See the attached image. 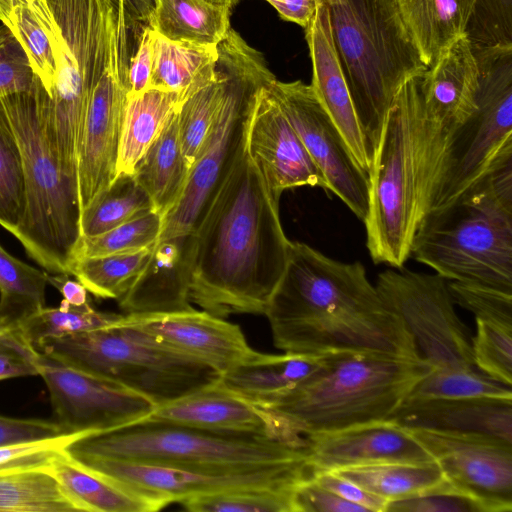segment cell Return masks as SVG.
I'll use <instances>...</instances> for the list:
<instances>
[{"label": "cell", "instance_id": "obj_1", "mask_svg": "<svg viewBox=\"0 0 512 512\" xmlns=\"http://www.w3.org/2000/svg\"><path fill=\"white\" fill-rule=\"evenodd\" d=\"M264 315L275 347L285 353L422 358L361 262L332 259L302 242L289 241L284 271Z\"/></svg>", "mask_w": 512, "mask_h": 512}, {"label": "cell", "instance_id": "obj_2", "mask_svg": "<svg viewBox=\"0 0 512 512\" xmlns=\"http://www.w3.org/2000/svg\"><path fill=\"white\" fill-rule=\"evenodd\" d=\"M191 234V302L221 318L264 314L290 240L246 135Z\"/></svg>", "mask_w": 512, "mask_h": 512}, {"label": "cell", "instance_id": "obj_3", "mask_svg": "<svg viewBox=\"0 0 512 512\" xmlns=\"http://www.w3.org/2000/svg\"><path fill=\"white\" fill-rule=\"evenodd\" d=\"M421 77L407 80L387 112L369 175L364 221L375 264L401 268L427 213L446 134L428 117Z\"/></svg>", "mask_w": 512, "mask_h": 512}, {"label": "cell", "instance_id": "obj_4", "mask_svg": "<svg viewBox=\"0 0 512 512\" xmlns=\"http://www.w3.org/2000/svg\"><path fill=\"white\" fill-rule=\"evenodd\" d=\"M432 369L423 358L331 355L293 387L257 405L286 439L303 443L308 435L388 420Z\"/></svg>", "mask_w": 512, "mask_h": 512}, {"label": "cell", "instance_id": "obj_5", "mask_svg": "<svg viewBox=\"0 0 512 512\" xmlns=\"http://www.w3.org/2000/svg\"><path fill=\"white\" fill-rule=\"evenodd\" d=\"M332 41L372 161L390 105L422 61L396 0H323Z\"/></svg>", "mask_w": 512, "mask_h": 512}, {"label": "cell", "instance_id": "obj_6", "mask_svg": "<svg viewBox=\"0 0 512 512\" xmlns=\"http://www.w3.org/2000/svg\"><path fill=\"white\" fill-rule=\"evenodd\" d=\"M40 81L28 92L0 98L18 142L24 170L25 211L12 234L52 274H68L80 234L78 178L63 162L46 129Z\"/></svg>", "mask_w": 512, "mask_h": 512}, {"label": "cell", "instance_id": "obj_7", "mask_svg": "<svg viewBox=\"0 0 512 512\" xmlns=\"http://www.w3.org/2000/svg\"><path fill=\"white\" fill-rule=\"evenodd\" d=\"M66 450L73 456L208 471L248 470L309 460L306 442L148 418L81 436Z\"/></svg>", "mask_w": 512, "mask_h": 512}, {"label": "cell", "instance_id": "obj_8", "mask_svg": "<svg viewBox=\"0 0 512 512\" xmlns=\"http://www.w3.org/2000/svg\"><path fill=\"white\" fill-rule=\"evenodd\" d=\"M410 257L447 281L512 293V201L497 192L489 171L424 215Z\"/></svg>", "mask_w": 512, "mask_h": 512}, {"label": "cell", "instance_id": "obj_9", "mask_svg": "<svg viewBox=\"0 0 512 512\" xmlns=\"http://www.w3.org/2000/svg\"><path fill=\"white\" fill-rule=\"evenodd\" d=\"M47 2L54 19L56 74L51 94L41 91L40 105L57 152L77 175L79 136L88 99L107 65L112 33L124 11L113 0Z\"/></svg>", "mask_w": 512, "mask_h": 512}, {"label": "cell", "instance_id": "obj_10", "mask_svg": "<svg viewBox=\"0 0 512 512\" xmlns=\"http://www.w3.org/2000/svg\"><path fill=\"white\" fill-rule=\"evenodd\" d=\"M36 351L166 404L218 383L220 373L115 324L42 340Z\"/></svg>", "mask_w": 512, "mask_h": 512}, {"label": "cell", "instance_id": "obj_11", "mask_svg": "<svg viewBox=\"0 0 512 512\" xmlns=\"http://www.w3.org/2000/svg\"><path fill=\"white\" fill-rule=\"evenodd\" d=\"M218 60L226 77L221 104L181 197L163 217L157 241L194 230L244 141L257 91L276 78L263 55L231 28L218 44Z\"/></svg>", "mask_w": 512, "mask_h": 512}, {"label": "cell", "instance_id": "obj_12", "mask_svg": "<svg viewBox=\"0 0 512 512\" xmlns=\"http://www.w3.org/2000/svg\"><path fill=\"white\" fill-rule=\"evenodd\" d=\"M473 51L479 68L477 107L446 134L428 211L457 198L512 146V45Z\"/></svg>", "mask_w": 512, "mask_h": 512}, {"label": "cell", "instance_id": "obj_13", "mask_svg": "<svg viewBox=\"0 0 512 512\" xmlns=\"http://www.w3.org/2000/svg\"><path fill=\"white\" fill-rule=\"evenodd\" d=\"M375 286L433 369L475 368L472 335L455 310L446 279L390 267L378 274Z\"/></svg>", "mask_w": 512, "mask_h": 512}, {"label": "cell", "instance_id": "obj_14", "mask_svg": "<svg viewBox=\"0 0 512 512\" xmlns=\"http://www.w3.org/2000/svg\"><path fill=\"white\" fill-rule=\"evenodd\" d=\"M124 14L114 27L110 55L85 110L78 144L77 177L81 213L117 176L127 103L128 30Z\"/></svg>", "mask_w": 512, "mask_h": 512}, {"label": "cell", "instance_id": "obj_15", "mask_svg": "<svg viewBox=\"0 0 512 512\" xmlns=\"http://www.w3.org/2000/svg\"><path fill=\"white\" fill-rule=\"evenodd\" d=\"M268 86L334 193L364 223L369 175L354 158L311 84L274 78Z\"/></svg>", "mask_w": 512, "mask_h": 512}, {"label": "cell", "instance_id": "obj_16", "mask_svg": "<svg viewBox=\"0 0 512 512\" xmlns=\"http://www.w3.org/2000/svg\"><path fill=\"white\" fill-rule=\"evenodd\" d=\"M35 365L49 390L55 422L67 434H94L142 420L156 405L117 383L37 351Z\"/></svg>", "mask_w": 512, "mask_h": 512}, {"label": "cell", "instance_id": "obj_17", "mask_svg": "<svg viewBox=\"0 0 512 512\" xmlns=\"http://www.w3.org/2000/svg\"><path fill=\"white\" fill-rule=\"evenodd\" d=\"M73 456V455H72ZM83 465L139 491L166 501L239 488H295L313 473L310 460L235 471L190 470L161 465L73 456Z\"/></svg>", "mask_w": 512, "mask_h": 512}, {"label": "cell", "instance_id": "obj_18", "mask_svg": "<svg viewBox=\"0 0 512 512\" xmlns=\"http://www.w3.org/2000/svg\"><path fill=\"white\" fill-rule=\"evenodd\" d=\"M405 429L427 450L446 480L474 499L482 512L512 511L511 443L486 434Z\"/></svg>", "mask_w": 512, "mask_h": 512}, {"label": "cell", "instance_id": "obj_19", "mask_svg": "<svg viewBox=\"0 0 512 512\" xmlns=\"http://www.w3.org/2000/svg\"><path fill=\"white\" fill-rule=\"evenodd\" d=\"M269 82L257 91L249 114V155L278 200L283 191L301 186L327 190L324 176L271 92Z\"/></svg>", "mask_w": 512, "mask_h": 512}, {"label": "cell", "instance_id": "obj_20", "mask_svg": "<svg viewBox=\"0 0 512 512\" xmlns=\"http://www.w3.org/2000/svg\"><path fill=\"white\" fill-rule=\"evenodd\" d=\"M118 324L150 342L194 358L220 374L253 350L239 325L196 309L172 314H123Z\"/></svg>", "mask_w": 512, "mask_h": 512}, {"label": "cell", "instance_id": "obj_21", "mask_svg": "<svg viewBox=\"0 0 512 512\" xmlns=\"http://www.w3.org/2000/svg\"><path fill=\"white\" fill-rule=\"evenodd\" d=\"M304 438L310 463L316 471L434 461L405 428L390 420L312 434Z\"/></svg>", "mask_w": 512, "mask_h": 512}, {"label": "cell", "instance_id": "obj_22", "mask_svg": "<svg viewBox=\"0 0 512 512\" xmlns=\"http://www.w3.org/2000/svg\"><path fill=\"white\" fill-rule=\"evenodd\" d=\"M192 234L156 241L150 259L119 299L125 314L194 310L190 299Z\"/></svg>", "mask_w": 512, "mask_h": 512}, {"label": "cell", "instance_id": "obj_23", "mask_svg": "<svg viewBox=\"0 0 512 512\" xmlns=\"http://www.w3.org/2000/svg\"><path fill=\"white\" fill-rule=\"evenodd\" d=\"M304 30L312 63L311 86L341 132L359 166L368 173L371 160L334 49L328 12L323 0H318L315 15Z\"/></svg>", "mask_w": 512, "mask_h": 512}, {"label": "cell", "instance_id": "obj_24", "mask_svg": "<svg viewBox=\"0 0 512 512\" xmlns=\"http://www.w3.org/2000/svg\"><path fill=\"white\" fill-rule=\"evenodd\" d=\"M421 89L429 119L445 134L475 112L479 68L466 34L453 42L425 71Z\"/></svg>", "mask_w": 512, "mask_h": 512}, {"label": "cell", "instance_id": "obj_25", "mask_svg": "<svg viewBox=\"0 0 512 512\" xmlns=\"http://www.w3.org/2000/svg\"><path fill=\"white\" fill-rule=\"evenodd\" d=\"M404 428L491 435L512 444V399H405L388 419Z\"/></svg>", "mask_w": 512, "mask_h": 512}, {"label": "cell", "instance_id": "obj_26", "mask_svg": "<svg viewBox=\"0 0 512 512\" xmlns=\"http://www.w3.org/2000/svg\"><path fill=\"white\" fill-rule=\"evenodd\" d=\"M146 418L202 429L268 434L287 440L268 411L217 383L156 406Z\"/></svg>", "mask_w": 512, "mask_h": 512}, {"label": "cell", "instance_id": "obj_27", "mask_svg": "<svg viewBox=\"0 0 512 512\" xmlns=\"http://www.w3.org/2000/svg\"><path fill=\"white\" fill-rule=\"evenodd\" d=\"M49 472L86 512H152L168 503L92 470L66 448L53 458Z\"/></svg>", "mask_w": 512, "mask_h": 512}, {"label": "cell", "instance_id": "obj_28", "mask_svg": "<svg viewBox=\"0 0 512 512\" xmlns=\"http://www.w3.org/2000/svg\"><path fill=\"white\" fill-rule=\"evenodd\" d=\"M322 358L254 351L221 373L217 384L257 405L293 387L315 369Z\"/></svg>", "mask_w": 512, "mask_h": 512}, {"label": "cell", "instance_id": "obj_29", "mask_svg": "<svg viewBox=\"0 0 512 512\" xmlns=\"http://www.w3.org/2000/svg\"><path fill=\"white\" fill-rule=\"evenodd\" d=\"M422 61L429 68L466 29L477 0H396Z\"/></svg>", "mask_w": 512, "mask_h": 512}, {"label": "cell", "instance_id": "obj_30", "mask_svg": "<svg viewBox=\"0 0 512 512\" xmlns=\"http://www.w3.org/2000/svg\"><path fill=\"white\" fill-rule=\"evenodd\" d=\"M178 109L137 162L133 175L163 217L175 206L187 183L190 167L178 135Z\"/></svg>", "mask_w": 512, "mask_h": 512}, {"label": "cell", "instance_id": "obj_31", "mask_svg": "<svg viewBox=\"0 0 512 512\" xmlns=\"http://www.w3.org/2000/svg\"><path fill=\"white\" fill-rule=\"evenodd\" d=\"M230 10L208 0H154L147 24L171 41L217 46L230 29Z\"/></svg>", "mask_w": 512, "mask_h": 512}, {"label": "cell", "instance_id": "obj_32", "mask_svg": "<svg viewBox=\"0 0 512 512\" xmlns=\"http://www.w3.org/2000/svg\"><path fill=\"white\" fill-rule=\"evenodd\" d=\"M186 95L149 88L127 96L117 160V174H132L137 162L159 135Z\"/></svg>", "mask_w": 512, "mask_h": 512}, {"label": "cell", "instance_id": "obj_33", "mask_svg": "<svg viewBox=\"0 0 512 512\" xmlns=\"http://www.w3.org/2000/svg\"><path fill=\"white\" fill-rule=\"evenodd\" d=\"M225 87V72L217 58L190 87L178 107L179 141L190 169L199 157L210 132Z\"/></svg>", "mask_w": 512, "mask_h": 512}, {"label": "cell", "instance_id": "obj_34", "mask_svg": "<svg viewBox=\"0 0 512 512\" xmlns=\"http://www.w3.org/2000/svg\"><path fill=\"white\" fill-rule=\"evenodd\" d=\"M1 23L20 43L49 96L55 80L56 58L54 19L47 0H27L16 6Z\"/></svg>", "mask_w": 512, "mask_h": 512}, {"label": "cell", "instance_id": "obj_35", "mask_svg": "<svg viewBox=\"0 0 512 512\" xmlns=\"http://www.w3.org/2000/svg\"><path fill=\"white\" fill-rule=\"evenodd\" d=\"M388 503L433 490L446 478L435 462L387 463L332 471Z\"/></svg>", "mask_w": 512, "mask_h": 512}, {"label": "cell", "instance_id": "obj_36", "mask_svg": "<svg viewBox=\"0 0 512 512\" xmlns=\"http://www.w3.org/2000/svg\"><path fill=\"white\" fill-rule=\"evenodd\" d=\"M47 469L0 473V512H79Z\"/></svg>", "mask_w": 512, "mask_h": 512}, {"label": "cell", "instance_id": "obj_37", "mask_svg": "<svg viewBox=\"0 0 512 512\" xmlns=\"http://www.w3.org/2000/svg\"><path fill=\"white\" fill-rule=\"evenodd\" d=\"M155 32V31H154ZM218 58L217 46L171 41L155 32L149 88L187 95L194 82Z\"/></svg>", "mask_w": 512, "mask_h": 512}, {"label": "cell", "instance_id": "obj_38", "mask_svg": "<svg viewBox=\"0 0 512 512\" xmlns=\"http://www.w3.org/2000/svg\"><path fill=\"white\" fill-rule=\"evenodd\" d=\"M154 209L149 194L133 174H117L80 217L81 236H95L109 231Z\"/></svg>", "mask_w": 512, "mask_h": 512}, {"label": "cell", "instance_id": "obj_39", "mask_svg": "<svg viewBox=\"0 0 512 512\" xmlns=\"http://www.w3.org/2000/svg\"><path fill=\"white\" fill-rule=\"evenodd\" d=\"M48 273L10 255L0 244V324L19 326L44 308Z\"/></svg>", "mask_w": 512, "mask_h": 512}, {"label": "cell", "instance_id": "obj_40", "mask_svg": "<svg viewBox=\"0 0 512 512\" xmlns=\"http://www.w3.org/2000/svg\"><path fill=\"white\" fill-rule=\"evenodd\" d=\"M153 247L135 252L78 258L70 263L69 275H73L94 296L119 300L147 264Z\"/></svg>", "mask_w": 512, "mask_h": 512}, {"label": "cell", "instance_id": "obj_41", "mask_svg": "<svg viewBox=\"0 0 512 512\" xmlns=\"http://www.w3.org/2000/svg\"><path fill=\"white\" fill-rule=\"evenodd\" d=\"M123 314L95 310L90 303L72 306L62 300L57 308L44 307L19 327L28 343L36 349L38 344L51 337L89 331L115 325Z\"/></svg>", "mask_w": 512, "mask_h": 512}, {"label": "cell", "instance_id": "obj_42", "mask_svg": "<svg viewBox=\"0 0 512 512\" xmlns=\"http://www.w3.org/2000/svg\"><path fill=\"white\" fill-rule=\"evenodd\" d=\"M509 398L511 385L499 382L475 368L432 369L420 379L406 399Z\"/></svg>", "mask_w": 512, "mask_h": 512}, {"label": "cell", "instance_id": "obj_43", "mask_svg": "<svg viewBox=\"0 0 512 512\" xmlns=\"http://www.w3.org/2000/svg\"><path fill=\"white\" fill-rule=\"evenodd\" d=\"M162 225L163 215L152 210L102 234L81 236L71 262L78 258L135 252L152 246L160 236Z\"/></svg>", "mask_w": 512, "mask_h": 512}, {"label": "cell", "instance_id": "obj_44", "mask_svg": "<svg viewBox=\"0 0 512 512\" xmlns=\"http://www.w3.org/2000/svg\"><path fill=\"white\" fill-rule=\"evenodd\" d=\"M25 211V181L18 142L0 102V225L13 234Z\"/></svg>", "mask_w": 512, "mask_h": 512}, {"label": "cell", "instance_id": "obj_45", "mask_svg": "<svg viewBox=\"0 0 512 512\" xmlns=\"http://www.w3.org/2000/svg\"><path fill=\"white\" fill-rule=\"evenodd\" d=\"M295 488L231 489L192 497L180 504L191 512H294Z\"/></svg>", "mask_w": 512, "mask_h": 512}, {"label": "cell", "instance_id": "obj_46", "mask_svg": "<svg viewBox=\"0 0 512 512\" xmlns=\"http://www.w3.org/2000/svg\"><path fill=\"white\" fill-rule=\"evenodd\" d=\"M472 336L474 366L507 385L512 384V325L475 320Z\"/></svg>", "mask_w": 512, "mask_h": 512}, {"label": "cell", "instance_id": "obj_47", "mask_svg": "<svg viewBox=\"0 0 512 512\" xmlns=\"http://www.w3.org/2000/svg\"><path fill=\"white\" fill-rule=\"evenodd\" d=\"M466 36L475 50L512 45V0H477Z\"/></svg>", "mask_w": 512, "mask_h": 512}, {"label": "cell", "instance_id": "obj_48", "mask_svg": "<svg viewBox=\"0 0 512 512\" xmlns=\"http://www.w3.org/2000/svg\"><path fill=\"white\" fill-rule=\"evenodd\" d=\"M447 284L454 303L473 313L475 320L512 325V293L474 283Z\"/></svg>", "mask_w": 512, "mask_h": 512}, {"label": "cell", "instance_id": "obj_49", "mask_svg": "<svg viewBox=\"0 0 512 512\" xmlns=\"http://www.w3.org/2000/svg\"><path fill=\"white\" fill-rule=\"evenodd\" d=\"M85 434H63L53 438L0 444V473L49 469L56 454Z\"/></svg>", "mask_w": 512, "mask_h": 512}, {"label": "cell", "instance_id": "obj_50", "mask_svg": "<svg viewBox=\"0 0 512 512\" xmlns=\"http://www.w3.org/2000/svg\"><path fill=\"white\" fill-rule=\"evenodd\" d=\"M385 512H482L480 505L447 480L418 496L392 501Z\"/></svg>", "mask_w": 512, "mask_h": 512}, {"label": "cell", "instance_id": "obj_51", "mask_svg": "<svg viewBox=\"0 0 512 512\" xmlns=\"http://www.w3.org/2000/svg\"><path fill=\"white\" fill-rule=\"evenodd\" d=\"M36 354L19 326L0 324V380L38 375Z\"/></svg>", "mask_w": 512, "mask_h": 512}, {"label": "cell", "instance_id": "obj_52", "mask_svg": "<svg viewBox=\"0 0 512 512\" xmlns=\"http://www.w3.org/2000/svg\"><path fill=\"white\" fill-rule=\"evenodd\" d=\"M293 504L294 512H367L364 507L342 499L311 478L296 486Z\"/></svg>", "mask_w": 512, "mask_h": 512}, {"label": "cell", "instance_id": "obj_53", "mask_svg": "<svg viewBox=\"0 0 512 512\" xmlns=\"http://www.w3.org/2000/svg\"><path fill=\"white\" fill-rule=\"evenodd\" d=\"M311 479L319 486L367 511L385 512L388 502L332 471L313 470Z\"/></svg>", "mask_w": 512, "mask_h": 512}, {"label": "cell", "instance_id": "obj_54", "mask_svg": "<svg viewBox=\"0 0 512 512\" xmlns=\"http://www.w3.org/2000/svg\"><path fill=\"white\" fill-rule=\"evenodd\" d=\"M154 30L145 26L138 47L130 56L127 72V96L143 93L150 87L154 60Z\"/></svg>", "mask_w": 512, "mask_h": 512}, {"label": "cell", "instance_id": "obj_55", "mask_svg": "<svg viewBox=\"0 0 512 512\" xmlns=\"http://www.w3.org/2000/svg\"><path fill=\"white\" fill-rule=\"evenodd\" d=\"M65 433L55 421L0 415V444L57 437Z\"/></svg>", "mask_w": 512, "mask_h": 512}, {"label": "cell", "instance_id": "obj_56", "mask_svg": "<svg viewBox=\"0 0 512 512\" xmlns=\"http://www.w3.org/2000/svg\"><path fill=\"white\" fill-rule=\"evenodd\" d=\"M279 13L282 19L293 22L304 29L317 10L318 0H266Z\"/></svg>", "mask_w": 512, "mask_h": 512}, {"label": "cell", "instance_id": "obj_57", "mask_svg": "<svg viewBox=\"0 0 512 512\" xmlns=\"http://www.w3.org/2000/svg\"><path fill=\"white\" fill-rule=\"evenodd\" d=\"M48 283L54 286L63 296V300L72 306H83L89 303L87 289L78 280L70 279L68 274H48Z\"/></svg>", "mask_w": 512, "mask_h": 512}, {"label": "cell", "instance_id": "obj_58", "mask_svg": "<svg viewBox=\"0 0 512 512\" xmlns=\"http://www.w3.org/2000/svg\"><path fill=\"white\" fill-rule=\"evenodd\" d=\"M119 4L125 14L128 27L147 22L154 0H113Z\"/></svg>", "mask_w": 512, "mask_h": 512}, {"label": "cell", "instance_id": "obj_59", "mask_svg": "<svg viewBox=\"0 0 512 512\" xmlns=\"http://www.w3.org/2000/svg\"><path fill=\"white\" fill-rule=\"evenodd\" d=\"M27 0H0V22H3L10 12Z\"/></svg>", "mask_w": 512, "mask_h": 512}, {"label": "cell", "instance_id": "obj_60", "mask_svg": "<svg viewBox=\"0 0 512 512\" xmlns=\"http://www.w3.org/2000/svg\"><path fill=\"white\" fill-rule=\"evenodd\" d=\"M216 4L225 5L229 7L230 9L234 6V4L237 2V0H208Z\"/></svg>", "mask_w": 512, "mask_h": 512}]
</instances>
